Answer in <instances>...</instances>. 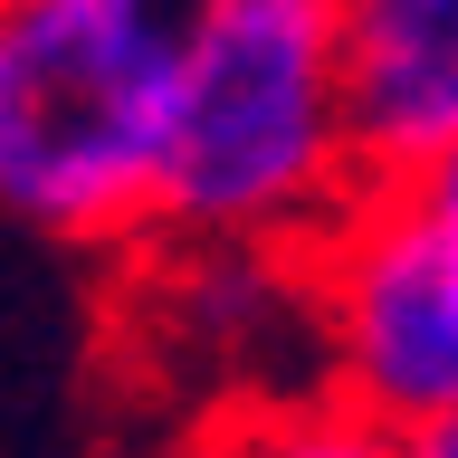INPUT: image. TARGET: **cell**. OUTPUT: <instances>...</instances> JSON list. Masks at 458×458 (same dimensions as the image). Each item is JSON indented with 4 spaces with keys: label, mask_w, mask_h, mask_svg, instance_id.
Here are the masks:
<instances>
[{
    "label": "cell",
    "mask_w": 458,
    "mask_h": 458,
    "mask_svg": "<svg viewBox=\"0 0 458 458\" xmlns=\"http://www.w3.org/2000/svg\"><path fill=\"white\" fill-rule=\"evenodd\" d=\"M191 0L0 10V200L67 249H153Z\"/></svg>",
    "instance_id": "7a4b0ae2"
},
{
    "label": "cell",
    "mask_w": 458,
    "mask_h": 458,
    "mask_svg": "<svg viewBox=\"0 0 458 458\" xmlns=\"http://www.w3.org/2000/svg\"><path fill=\"white\" fill-rule=\"evenodd\" d=\"M363 182H411L458 143V0H344Z\"/></svg>",
    "instance_id": "277c9868"
},
{
    "label": "cell",
    "mask_w": 458,
    "mask_h": 458,
    "mask_svg": "<svg viewBox=\"0 0 458 458\" xmlns=\"http://www.w3.org/2000/svg\"><path fill=\"white\" fill-rule=\"evenodd\" d=\"M392 191H401V200H411V210H420V220H429V229H439V239L458 249V143L439 153V163H420L411 182H392Z\"/></svg>",
    "instance_id": "8992f818"
},
{
    "label": "cell",
    "mask_w": 458,
    "mask_h": 458,
    "mask_svg": "<svg viewBox=\"0 0 458 458\" xmlns=\"http://www.w3.org/2000/svg\"><path fill=\"white\" fill-rule=\"evenodd\" d=\"M315 382L392 439H429L458 420V249L372 182L306 249Z\"/></svg>",
    "instance_id": "3957f363"
},
{
    "label": "cell",
    "mask_w": 458,
    "mask_h": 458,
    "mask_svg": "<svg viewBox=\"0 0 458 458\" xmlns=\"http://www.w3.org/2000/svg\"><path fill=\"white\" fill-rule=\"evenodd\" d=\"M411 458H458V420H449V429H429V439H411Z\"/></svg>",
    "instance_id": "52a82bcc"
},
{
    "label": "cell",
    "mask_w": 458,
    "mask_h": 458,
    "mask_svg": "<svg viewBox=\"0 0 458 458\" xmlns=\"http://www.w3.org/2000/svg\"><path fill=\"white\" fill-rule=\"evenodd\" d=\"M363 191L344 0H191L153 239L306 258Z\"/></svg>",
    "instance_id": "6da1fadb"
},
{
    "label": "cell",
    "mask_w": 458,
    "mask_h": 458,
    "mask_svg": "<svg viewBox=\"0 0 458 458\" xmlns=\"http://www.w3.org/2000/svg\"><path fill=\"white\" fill-rule=\"evenodd\" d=\"M172 458H411V439L372 429L335 392H267L239 411H200Z\"/></svg>",
    "instance_id": "5b68a950"
}]
</instances>
